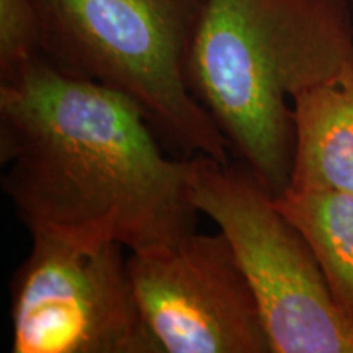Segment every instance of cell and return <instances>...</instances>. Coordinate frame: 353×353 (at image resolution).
<instances>
[{
  "instance_id": "cell-9",
  "label": "cell",
  "mask_w": 353,
  "mask_h": 353,
  "mask_svg": "<svg viewBox=\"0 0 353 353\" xmlns=\"http://www.w3.org/2000/svg\"><path fill=\"white\" fill-rule=\"evenodd\" d=\"M43 28L37 0H0V82L41 57Z\"/></svg>"
},
{
  "instance_id": "cell-4",
  "label": "cell",
  "mask_w": 353,
  "mask_h": 353,
  "mask_svg": "<svg viewBox=\"0 0 353 353\" xmlns=\"http://www.w3.org/2000/svg\"><path fill=\"white\" fill-rule=\"evenodd\" d=\"M193 159V205L231 245L259 301L272 353H353V327L275 196L242 164Z\"/></svg>"
},
{
  "instance_id": "cell-1",
  "label": "cell",
  "mask_w": 353,
  "mask_h": 353,
  "mask_svg": "<svg viewBox=\"0 0 353 353\" xmlns=\"http://www.w3.org/2000/svg\"><path fill=\"white\" fill-rule=\"evenodd\" d=\"M121 92L38 57L0 82L3 190L30 232H99L130 252L195 231V159H172Z\"/></svg>"
},
{
  "instance_id": "cell-5",
  "label": "cell",
  "mask_w": 353,
  "mask_h": 353,
  "mask_svg": "<svg viewBox=\"0 0 353 353\" xmlns=\"http://www.w3.org/2000/svg\"><path fill=\"white\" fill-rule=\"evenodd\" d=\"M32 234L12 280L13 353H161L123 247L99 232Z\"/></svg>"
},
{
  "instance_id": "cell-6",
  "label": "cell",
  "mask_w": 353,
  "mask_h": 353,
  "mask_svg": "<svg viewBox=\"0 0 353 353\" xmlns=\"http://www.w3.org/2000/svg\"><path fill=\"white\" fill-rule=\"evenodd\" d=\"M128 268L161 353H272L257 298L223 232L192 231L130 252Z\"/></svg>"
},
{
  "instance_id": "cell-3",
  "label": "cell",
  "mask_w": 353,
  "mask_h": 353,
  "mask_svg": "<svg viewBox=\"0 0 353 353\" xmlns=\"http://www.w3.org/2000/svg\"><path fill=\"white\" fill-rule=\"evenodd\" d=\"M41 57L65 74L121 92L187 157L229 164L231 152L188 85V56L205 0H37Z\"/></svg>"
},
{
  "instance_id": "cell-8",
  "label": "cell",
  "mask_w": 353,
  "mask_h": 353,
  "mask_svg": "<svg viewBox=\"0 0 353 353\" xmlns=\"http://www.w3.org/2000/svg\"><path fill=\"white\" fill-rule=\"evenodd\" d=\"M275 203L306 237L335 304L353 327V193L286 190Z\"/></svg>"
},
{
  "instance_id": "cell-10",
  "label": "cell",
  "mask_w": 353,
  "mask_h": 353,
  "mask_svg": "<svg viewBox=\"0 0 353 353\" xmlns=\"http://www.w3.org/2000/svg\"><path fill=\"white\" fill-rule=\"evenodd\" d=\"M350 3H352V8H353V0H350Z\"/></svg>"
},
{
  "instance_id": "cell-7",
  "label": "cell",
  "mask_w": 353,
  "mask_h": 353,
  "mask_svg": "<svg viewBox=\"0 0 353 353\" xmlns=\"http://www.w3.org/2000/svg\"><path fill=\"white\" fill-rule=\"evenodd\" d=\"M293 192L353 193V65L293 100Z\"/></svg>"
},
{
  "instance_id": "cell-2",
  "label": "cell",
  "mask_w": 353,
  "mask_h": 353,
  "mask_svg": "<svg viewBox=\"0 0 353 353\" xmlns=\"http://www.w3.org/2000/svg\"><path fill=\"white\" fill-rule=\"evenodd\" d=\"M352 17L347 0H205L190 90L275 198L290 187L294 97L352 68Z\"/></svg>"
}]
</instances>
